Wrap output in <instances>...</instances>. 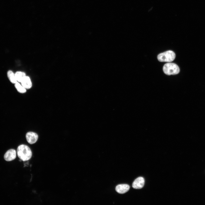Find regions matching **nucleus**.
I'll return each mask as SVG.
<instances>
[{"label": "nucleus", "instance_id": "nucleus-9", "mask_svg": "<svg viewBox=\"0 0 205 205\" xmlns=\"http://www.w3.org/2000/svg\"><path fill=\"white\" fill-rule=\"evenodd\" d=\"M7 77L11 83L15 84L17 81L16 79L15 74L11 70H9L7 73Z\"/></svg>", "mask_w": 205, "mask_h": 205}, {"label": "nucleus", "instance_id": "nucleus-7", "mask_svg": "<svg viewBox=\"0 0 205 205\" xmlns=\"http://www.w3.org/2000/svg\"><path fill=\"white\" fill-rule=\"evenodd\" d=\"M130 188V186L127 184H120L116 186V190L118 193L123 194L127 192Z\"/></svg>", "mask_w": 205, "mask_h": 205}, {"label": "nucleus", "instance_id": "nucleus-6", "mask_svg": "<svg viewBox=\"0 0 205 205\" xmlns=\"http://www.w3.org/2000/svg\"><path fill=\"white\" fill-rule=\"evenodd\" d=\"M145 183L144 179L142 177H139L136 179L132 183L133 188L136 189L142 188L144 186Z\"/></svg>", "mask_w": 205, "mask_h": 205}, {"label": "nucleus", "instance_id": "nucleus-2", "mask_svg": "<svg viewBox=\"0 0 205 205\" xmlns=\"http://www.w3.org/2000/svg\"><path fill=\"white\" fill-rule=\"evenodd\" d=\"M164 73L168 75L178 74L180 71L179 66L176 64L169 63L165 64L163 67Z\"/></svg>", "mask_w": 205, "mask_h": 205}, {"label": "nucleus", "instance_id": "nucleus-1", "mask_svg": "<svg viewBox=\"0 0 205 205\" xmlns=\"http://www.w3.org/2000/svg\"><path fill=\"white\" fill-rule=\"evenodd\" d=\"M17 153L19 159L23 161L29 160L32 156L31 149L28 146L25 144H21L18 146Z\"/></svg>", "mask_w": 205, "mask_h": 205}, {"label": "nucleus", "instance_id": "nucleus-11", "mask_svg": "<svg viewBox=\"0 0 205 205\" xmlns=\"http://www.w3.org/2000/svg\"><path fill=\"white\" fill-rule=\"evenodd\" d=\"M15 86L18 91L20 93H23L26 92V89L18 82L15 84Z\"/></svg>", "mask_w": 205, "mask_h": 205}, {"label": "nucleus", "instance_id": "nucleus-8", "mask_svg": "<svg viewBox=\"0 0 205 205\" xmlns=\"http://www.w3.org/2000/svg\"><path fill=\"white\" fill-rule=\"evenodd\" d=\"M22 85L26 89H29L32 87V83L30 78L26 76L21 82Z\"/></svg>", "mask_w": 205, "mask_h": 205}, {"label": "nucleus", "instance_id": "nucleus-5", "mask_svg": "<svg viewBox=\"0 0 205 205\" xmlns=\"http://www.w3.org/2000/svg\"><path fill=\"white\" fill-rule=\"evenodd\" d=\"M17 153V152L15 149H9L5 154L4 156V159L7 161H12L16 158Z\"/></svg>", "mask_w": 205, "mask_h": 205}, {"label": "nucleus", "instance_id": "nucleus-4", "mask_svg": "<svg viewBox=\"0 0 205 205\" xmlns=\"http://www.w3.org/2000/svg\"><path fill=\"white\" fill-rule=\"evenodd\" d=\"M26 138L28 142L32 144L36 143L37 141L38 136L36 133L32 132H28L26 134Z\"/></svg>", "mask_w": 205, "mask_h": 205}, {"label": "nucleus", "instance_id": "nucleus-10", "mask_svg": "<svg viewBox=\"0 0 205 205\" xmlns=\"http://www.w3.org/2000/svg\"><path fill=\"white\" fill-rule=\"evenodd\" d=\"M15 75L17 81L20 83L26 76L24 72L20 71L16 72L15 73Z\"/></svg>", "mask_w": 205, "mask_h": 205}, {"label": "nucleus", "instance_id": "nucleus-3", "mask_svg": "<svg viewBox=\"0 0 205 205\" xmlns=\"http://www.w3.org/2000/svg\"><path fill=\"white\" fill-rule=\"evenodd\" d=\"M175 58V54L173 51L168 50L159 54L157 56L158 60L160 62H170Z\"/></svg>", "mask_w": 205, "mask_h": 205}]
</instances>
